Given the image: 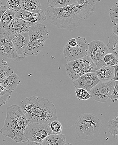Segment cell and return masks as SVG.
Wrapping results in <instances>:
<instances>
[{"label": "cell", "instance_id": "cell-1", "mask_svg": "<svg viewBox=\"0 0 118 145\" xmlns=\"http://www.w3.org/2000/svg\"><path fill=\"white\" fill-rule=\"evenodd\" d=\"M96 4L77 3L61 8L48 7L45 12L46 19L58 29L71 31L79 27L81 23L94 13Z\"/></svg>", "mask_w": 118, "mask_h": 145}, {"label": "cell", "instance_id": "cell-2", "mask_svg": "<svg viewBox=\"0 0 118 145\" xmlns=\"http://www.w3.org/2000/svg\"><path fill=\"white\" fill-rule=\"evenodd\" d=\"M19 106L30 122L49 124L58 120L55 106L48 99L33 96L22 101Z\"/></svg>", "mask_w": 118, "mask_h": 145}, {"label": "cell", "instance_id": "cell-3", "mask_svg": "<svg viewBox=\"0 0 118 145\" xmlns=\"http://www.w3.org/2000/svg\"><path fill=\"white\" fill-rule=\"evenodd\" d=\"M29 122L19 105H10L7 108V116L4 125L0 133L17 143L26 142L24 131Z\"/></svg>", "mask_w": 118, "mask_h": 145}, {"label": "cell", "instance_id": "cell-4", "mask_svg": "<svg viewBox=\"0 0 118 145\" xmlns=\"http://www.w3.org/2000/svg\"><path fill=\"white\" fill-rule=\"evenodd\" d=\"M75 125L78 137L89 140L98 137L102 128L101 120L92 113L80 115Z\"/></svg>", "mask_w": 118, "mask_h": 145}, {"label": "cell", "instance_id": "cell-5", "mask_svg": "<svg viewBox=\"0 0 118 145\" xmlns=\"http://www.w3.org/2000/svg\"><path fill=\"white\" fill-rule=\"evenodd\" d=\"M29 41L24 52V57L37 56L45 46V42L49 38L46 26L42 24L31 26L29 31Z\"/></svg>", "mask_w": 118, "mask_h": 145}, {"label": "cell", "instance_id": "cell-6", "mask_svg": "<svg viewBox=\"0 0 118 145\" xmlns=\"http://www.w3.org/2000/svg\"><path fill=\"white\" fill-rule=\"evenodd\" d=\"M65 68L68 77L73 81L87 73L95 72L98 69L88 55L68 62Z\"/></svg>", "mask_w": 118, "mask_h": 145}, {"label": "cell", "instance_id": "cell-7", "mask_svg": "<svg viewBox=\"0 0 118 145\" xmlns=\"http://www.w3.org/2000/svg\"><path fill=\"white\" fill-rule=\"evenodd\" d=\"M52 134L48 124L29 122L24 131V135L27 142L34 141L41 143L48 135Z\"/></svg>", "mask_w": 118, "mask_h": 145}, {"label": "cell", "instance_id": "cell-8", "mask_svg": "<svg viewBox=\"0 0 118 145\" xmlns=\"http://www.w3.org/2000/svg\"><path fill=\"white\" fill-rule=\"evenodd\" d=\"M77 44L74 47L67 43L64 46L63 54L68 62L79 59L88 55V43L84 37H78L76 38Z\"/></svg>", "mask_w": 118, "mask_h": 145}, {"label": "cell", "instance_id": "cell-9", "mask_svg": "<svg viewBox=\"0 0 118 145\" xmlns=\"http://www.w3.org/2000/svg\"><path fill=\"white\" fill-rule=\"evenodd\" d=\"M0 56L5 59L19 61L25 59L16 52L10 39V34L4 29L0 28Z\"/></svg>", "mask_w": 118, "mask_h": 145}, {"label": "cell", "instance_id": "cell-10", "mask_svg": "<svg viewBox=\"0 0 118 145\" xmlns=\"http://www.w3.org/2000/svg\"><path fill=\"white\" fill-rule=\"evenodd\" d=\"M109 52L107 46L101 40H93L88 43V55L95 63L98 69L106 66L103 59Z\"/></svg>", "mask_w": 118, "mask_h": 145}, {"label": "cell", "instance_id": "cell-11", "mask_svg": "<svg viewBox=\"0 0 118 145\" xmlns=\"http://www.w3.org/2000/svg\"><path fill=\"white\" fill-rule=\"evenodd\" d=\"M115 86V80L99 81L89 91L91 97L95 101L104 103L109 97Z\"/></svg>", "mask_w": 118, "mask_h": 145}, {"label": "cell", "instance_id": "cell-12", "mask_svg": "<svg viewBox=\"0 0 118 145\" xmlns=\"http://www.w3.org/2000/svg\"><path fill=\"white\" fill-rule=\"evenodd\" d=\"M99 81L95 72H88L81 75L73 82V86L75 88H80L88 92Z\"/></svg>", "mask_w": 118, "mask_h": 145}, {"label": "cell", "instance_id": "cell-13", "mask_svg": "<svg viewBox=\"0 0 118 145\" xmlns=\"http://www.w3.org/2000/svg\"><path fill=\"white\" fill-rule=\"evenodd\" d=\"M15 17L23 19L31 26L42 24L47 19L44 11H41L39 13H35L23 9L20 10L18 12L16 13Z\"/></svg>", "mask_w": 118, "mask_h": 145}, {"label": "cell", "instance_id": "cell-14", "mask_svg": "<svg viewBox=\"0 0 118 145\" xmlns=\"http://www.w3.org/2000/svg\"><path fill=\"white\" fill-rule=\"evenodd\" d=\"M31 26L23 19L15 17L4 29L11 35L28 32Z\"/></svg>", "mask_w": 118, "mask_h": 145}, {"label": "cell", "instance_id": "cell-15", "mask_svg": "<svg viewBox=\"0 0 118 145\" xmlns=\"http://www.w3.org/2000/svg\"><path fill=\"white\" fill-rule=\"evenodd\" d=\"M10 39L18 54H23L29 42L28 32L11 34Z\"/></svg>", "mask_w": 118, "mask_h": 145}, {"label": "cell", "instance_id": "cell-16", "mask_svg": "<svg viewBox=\"0 0 118 145\" xmlns=\"http://www.w3.org/2000/svg\"><path fill=\"white\" fill-rule=\"evenodd\" d=\"M71 144L67 143L64 134H51L47 136L41 143L42 145H65Z\"/></svg>", "mask_w": 118, "mask_h": 145}, {"label": "cell", "instance_id": "cell-17", "mask_svg": "<svg viewBox=\"0 0 118 145\" xmlns=\"http://www.w3.org/2000/svg\"><path fill=\"white\" fill-rule=\"evenodd\" d=\"M100 81L105 82L113 80L114 75L113 67L103 66L95 72Z\"/></svg>", "mask_w": 118, "mask_h": 145}, {"label": "cell", "instance_id": "cell-18", "mask_svg": "<svg viewBox=\"0 0 118 145\" xmlns=\"http://www.w3.org/2000/svg\"><path fill=\"white\" fill-rule=\"evenodd\" d=\"M22 9L32 13L41 12L42 7L39 0H21Z\"/></svg>", "mask_w": 118, "mask_h": 145}, {"label": "cell", "instance_id": "cell-19", "mask_svg": "<svg viewBox=\"0 0 118 145\" xmlns=\"http://www.w3.org/2000/svg\"><path fill=\"white\" fill-rule=\"evenodd\" d=\"M20 83L19 76L14 73L0 82V84L5 89L12 91L16 89Z\"/></svg>", "mask_w": 118, "mask_h": 145}, {"label": "cell", "instance_id": "cell-20", "mask_svg": "<svg viewBox=\"0 0 118 145\" xmlns=\"http://www.w3.org/2000/svg\"><path fill=\"white\" fill-rule=\"evenodd\" d=\"M118 37L117 34L113 33L108 37V42L107 47L109 51L115 55L117 57H118Z\"/></svg>", "mask_w": 118, "mask_h": 145}, {"label": "cell", "instance_id": "cell-21", "mask_svg": "<svg viewBox=\"0 0 118 145\" xmlns=\"http://www.w3.org/2000/svg\"><path fill=\"white\" fill-rule=\"evenodd\" d=\"M15 12L7 9L3 14L0 21V28L5 29L11 22L15 16Z\"/></svg>", "mask_w": 118, "mask_h": 145}, {"label": "cell", "instance_id": "cell-22", "mask_svg": "<svg viewBox=\"0 0 118 145\" xmlns=\"http://www.w3.org/2000/svg\"><path fill=\"white\" fill-rule=\"evenodd\" d=\"M48 7L61 8L76 2V0H47Z\"/></svg>", "mask_w": 118, "mask_h": 145}, {"label": "cell", "instance_id": "cell-23", "mask_svg": "<svg viewBox=\"0 0 118 145\" xmlns=\"http://www.w3.org/2000/svg\"><path fill=\"white\" fill-rule=\"evenodd\" d=\"M13 73L14 71L8 65L7 62L3 59L0 64V82Z\"/></svg>", "mask_w": 118, "mask_h": 145}, {"label": "cell", "instance_id": "cell-24", "mask_svg": "<svg viewBox=\"0 0 118 145\" xmlns=\"http://www.w3.org/2000/svg\"><path fill=\"white\" fill-rule=\"evenodd\" d=\"M118 116L114 117L113 119L109 120L108 123V128L109 132L111 135L113 136V138H115L116 136H118Z\"/></svg>", "mask_w": 118, "mask_h": 145}, {"label": "cell", "instance_id": "cell-25", "mask_svg": "<svg viewBox=\"0 0 118 145\" xmlns=\"http://www.w3.org/2000/svg\"><path fill=\"white\" fill-rule=\"evenodd\" d=\"M12 91L6 89L0 84V107L8 103Z\"/></svg>", "mask_w": 118, "mask_h": 145}, {"label": "cell", "instance_id": "cell-26", "mask_svg": "<svg viewBox=\"0 0 118 145\" xmlns=\"http://www.w3.org/2000/svg\"><path fill=\"white\" fill-rule=\"evenodd\" d=\"M6 7L8 9L16 12L22 9L21 0H6Z\"/></svg>", "mask_w": 118, "mask_h": 145}, {"label": "cell", "instance_id": "cell-27", "mask_svg": "<svg viewBox=\"0 0 118 145\" xmlns=\"http://www.w3.org/2000/svg\"><path fill=\"white\" fill-rule=\"evenodd\" d=\"M118 0L114 3L109 11V17L111 22L113 24H118Z\"/></svg>", "mask_w": 118, "mask_h": 145}, {"label": "cell", "instance_id": "cell-28", "mask_svg": "<svg viewBox=\"0 0 118 145\" xmlns=\"http://www.w3.org/2000/svg\"><path fill=\"white\" fill-rule=\"evenodd\" d=\"M75 91L77 97L79 100L86 101L91 97V95L89 92L83 89L77 88Z\"/></svg>", "mask_w": 118, "mask_h": 145}, {"label": "cell", "instance_id": "cell-29", "mask_svg": "<svg viewBox=\"0 0 118 145\" xmlns=\"http://www.w3.org/2000/svg\"><path fill=\"white\" fill-rule=\"evenodd\" d=\"M52 132V134H59L62 133V126L61 123L58 120H54L48 124Z\"/></svg>", "mask_w": 118, "mask_h": 145}, {"label": "cell", "instance_id": "cell-30", "mask_svg": "<svg viewBox=\"0 0 118 145\" xmlns=\"http://www.w3.org/2000/svg\"><path fill=\"white\" fill-rule=\"evenodd\" d=\"M118 82L115 80V86L113 90L112 93L110 95L109 98L111 99L112 102L115 103L118 102Z\"/></svg>", "mask_w": 118, "mask_h": 145}, {"label": "cell", "instance_id": "cell-31", "mask_svg": "<svg viewBox=\"0 0 118 145\" xmlns=\"http://www.w3.org/2000/svg\"><path fill=\"white\" fill-rule=\"evenodd\" d=\"M116 57H117L115 55H113V54L111 53H108L106 54L105 55L103 60H104V61L106 64V63H107L108 61Z\"/></svg>", "mask_w": 118, "mask_h": 145}, {"label": "cell", "instance_id": "cell-32", "mask_svg": "<svg viewBox=\"0 0 118 145\" xmlns=\"http://www.w3.org/2000/svg\"><path fill=\"white\" fill-rule=\"evenodd\" d=\"M118 58H115L106 63V66L108 67H113L118 65Z\"/></svg>", "mask_w": 118, "mask_h": 145}, {"label": "cell", "instance_id": "cell-33", "mask_svg": "<svg viewBox=\"0 0 118 145\" xmlns=\"http://www.w3.org/2000/svg\"><path fill=\"white\" fill-rule=\"evenodd\" d=\"M67 44H68V45H69V46H72V47H74V46H75L77 44L76 39L71 38L68 41Z\"/></svg>", "mask_w": 118, "mask_h": 145}, {"label": "cell", "instance_id": "cell-34", "mask_svg": "<svg viewBox=\"0 0 118 145\" xmlns=\"http://www.w3.org/2000/svg\"><path fill=\"white\" fill-rule=\"evenodd\" d=\"M113 68H114V77H113V80L118 81V65H116L113 66Z\"/></svg>", "mask_w": 118, "mask_h": 145}, {"label": "cell", "instance_id": "cell-35", "mask_svg": "<svg viewBox=\"0 0 118 145\" xmlns=\"http://www.w3.org/2000/svg\"><path fill=\"white\" fill-rule=\"evenodd\" d=\"M7 9V7L4 6H0V21H1V18L3 14L5 11Z\"/></svg>", "mask_w": 118, "mask_h": 145}, {"label": "cell", "instance_id": "cell-36", "mask_svg": "<svg viewBox=\"0 0 118 145\" xmlns=\"http://www.w3.org/2000/svg\"><path fill=\"white\" fill-rule=\"evenodd\" d=\"M118 24H114V26L113 27V32L114 34L118 35Z\"/></svg>", "mask_w": 118, "mask_h": 145}, {"label": "cell", "instance_id": "cell-37", "mask_svg": "<svg viewBox=\"0 0 118 145\" xmlns=\"http://www.w3.org/2000/svg\"><path fill=\"white\" fill-rule=\"evenodd\" d=\"M26 144L29 145H41L40 143L34 141H28V143Z\"/></svg>", "mask_w": 118, "mask_h": 145}, {"label": "cell", "instance_id": "cell-38", "mask_svg": "<svg viewBox=\"0 0 118 145\" xmlns=\"http://www.w3.org/2000/svg\"><path fill=\"white\" fill-rule=\"evenodd\" d=\"M98 0H84V1L85 2L90 3L96 4V2Z\"/></svg>", "mask_w": 118, "mask_h": 145}, {"label": "cell", "instance_id": "cell-39", "mask_svg": "<svg viewBox=\"0 0 118 145\" xmlns=\"http://www.w3.org/2000/svg\"><path fill=\"white\" fill-rule=\"evenodd\" d=\"M76 2L79 5H82L84 3V0H76Z\"/></svg>", "mask_w": 118, "mask_h": 145}, {"label": "cell", "instance_id": "cell-40", "mask_svg": "<svg viewBox=\"0 0 118 145\" xmlns=\"http://www.w3.org/2000/svg\"><path fill=\"white\" fill-rule=\"evenodd\" d=\"M2 5V2L1 0H0V6H1Z\"/></svg>", "mask_w": 118, "mask_h": 145}]
</instances>
